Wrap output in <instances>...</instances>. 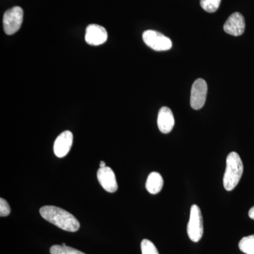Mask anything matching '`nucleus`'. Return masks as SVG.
<instances>
[{"mask_svg":"<svg viewBox=\"0 0 254 254\" xmlns=\"http://www.w3.org/2000/svg\"><path fill=\"white\" fill-rule=\"evenodd\" d=\"M108 39V33L103 26L97 24H91L86 28L85 40L91 46H100Z\"/></svg>","mask_w":254,"mask_h":254,"instance_id":"1a4fd4ad","label":"nucleus"},{"mask_svg":"<svg viewBox=\"0 0 254 254\" xmlns=\"http://www.w3.org/2000/svg\"><path fill=\"white\" fill-rule=\"evenodd\" d=\"M221 0H200L201 7L208 13H214L220 7Z\"/></svg>","mask_w":254,"mask_h":254,"instance_id":"2eb2a0df","label":"nucleus"},{"mask_svg":"<svg viewBox=\"0 0 254 254\" xmlns=\"http://www.w3.org/2000/svg\"><path fill=\"white\" fill-rule=\"evenodd\" d=\"M187 234L193 242H199L203 237V222L201 211L197 205H192L190 208V221L187 225Z\"/></svg>","mask_w":254,"mask_h":254,"instance_id":"7ed1b4c3","label":"nucleus"},{"mask_svg":"<svg viewBox=\"0 0 254 254\" xmlns=\"http://www.w3.org/2000/svg\"><path fill=\"white\" fill-rule=\"evenodd\" d=\"M158 127L163 133H169L175 126V118L172 110L168 107H163L159 110L158 115Z\"/></svg>","mask_w":254,"mask_h":254,"instance_id":"9b49d317","label":"nucleus"},{"mask_svg":"<svg viewBox=\"0 0 254 254\" xmlns=\"http://www.w3.org/2000/svg\"><path fill=\"white\" fill-rule=\"evenodd\" d=\"M73 143V134L70 131H65L58 136L54 143V153L58 158H63L68 154Z\"/></svg>","mask_w":254,"mask_h":254,"instance_id":"9d476101","label":"nucleus"},{"mask_svg":"<svg viewBox=\"0 0 254 254\" xmlns=\"http://www.w3.org/2000/svg\"><path fill=\"white\" fill-rule=\"evenodd\" d=\"M244 165L242 159L236 152H231L227 155L226 169L223 177L225 190L230 191L235 188L242 178Z\"/></svg>","mask_w":254,"mask_h":254,"instance_id":"f03ea898","label":"nucleus"},{"mask_svg":"<svg viewBox=\"0 0 254 254\" xmlns=\"http://www.w3.org/2000/svg\"><path fill=\"white\" fill-rule=\"evenodd\" d=\"M246 23L245 17L240 13L235 12L230 16L224 24V31L227 34L234 36H240L245 31Z\"/></svg>","mask_w":254,"mask_h":254,"instance_id":"0eeeda50","label":"nucleus"},{"mask_svg":"<svg viewBox=\"0 0 254 254\" xmlns=\"http://www.w3.org/2000/svg\"><path fill=\"white\" fill-rule=\"evenodd\" d=\"M106 167V164H105V162L101 161L100 163V168H103Z\"/></svg>","mask_w":254,"mask_h":254,"instance_id":"6ab92c4d","label":"nucleus"},{"mask_svg":"<svg viewBox=\"0 0 254 254\" xmlns=\"http://www.w3.org/2000/svg\"><path fill=\"white\" fill-rule=\"evenodd\" d=\"M143 40L147 46L156 51H166L173 47L170 38L153 30L145 31L143 33Z\"/></svg>","mask_w":254,"mask_h":254,"instance_id":"39448f33","label":"nucleus"},{"mask_svg":"<svg viewBox=\"0 0 254 254\" xmlns=\"http://www.w3.org/2000/svg\"><path fill=\"white\" fill-rule=\"evenodd\" d=\"M208 93V85L203 78L195 80L190 92V106L193 110H200L204 106Z\"/></svg>","mask_w":254,"mask_h":254,"instance_id":"423d86ee","label":"nucleus"},{"mask_svg":"<svg viewBox=\"0 0 254 254\" xmlns=\"http://www.w3.org/2000/svg\"><path fill=\"white\" fill-rule=\"evenodd\" d=\"M98 182L106 191L114 193L118 189V182L115 173L108 167L100 168L97 173Z\"/></svg>","mask_w":254,"mask_h":254,"instance_id":"6e6552de","label":"nucleus"},{"mask_svg":"<svg viewBox=\"0 0 254 254\" xmlns=\"http://www.w3.org/2000/svg\"><path fill=\"white\" fill-rule=\"evenodd\" d=\"M50 254H86L67 246L54 245L50 248Z\"/></svg>","mask_w":254,"mask_h":254,"instance_id":"4468645a","label":"nucleus"},{"mask_svg":"<svg viewBox=\"0 0 254 254\" xmlns=\"http://www.w3.org/2000/svg\"><path fill=\"white\" fill-rule=\"evenodd\" d=\"M141 249L142 254H159L158 251L154 244L145 239L141 242Z\"/></svg>","mask_w":254,"mask_h":254,"instance_id":"dca6fc26","label":"nucleus"},{"mask_svg":"<svg viewBox=\"0 0 254 254\" xmlns=\"http://www.w3.org/2000/svg\"><path fill=\"white\" fill-rule=\"evenodd\" d=\"M241 252L247 254H254V235L243 237L239 243Z\"/></svg>","mask_w":254,"mask_h":254,"instance_id":"ddd939ff","label":"nucleus"},{"mask_svg":"<svg viewBox=\"0 0 254 254\" xmlns=\"http://www.w3.org/2000/svg\"><path fill=\"white\" fill-rule=\"evenodd\" d=\"M11 210L7 202L4 198H0V216L6 217L9 215Z\"/></svg>","mask_w":254,"mask_h":254,"instance_id":"f3484780","label":"nucleus"},{"mask_svg":"<svg viewBox=\"0 0 254 254\" xmlns=\"http://www.w3.org/2000/svg\"><path fill=\"white\" fill-rule=\"evenodd\" d=\"M40 213L45 220L65 231L75 232L80 228L77 219L66 210L53 205H46L40 209Z\"/></svg>","mask_w":254,"mask_h":254,"instance_id":"f257e3e1","label":"nucleus"},{"mask_svg":"<svg viewBox=\"0 0 254 254\" xmlns=\"http://www.w3.org/2000/svg\"><path fill=\"white\" fill-rule=\"evenodd\" d=\"M163 177L160 174L153 172L148 175L145 183V188L151 194H157L163 190Z\"/></svg>","mask_w":254,"mask_h":254,"instance_id":"f8f14e48","label":"nucleus"},{"mask_svg":"<svg viewBox=\"0 0 254 254\" xmlns=\"http://www.w3.org/2000/svg\"><path fill=\"white\" fill-rule=\"evenodd\" d=\"M249 216L252 220H254V206L252 207L249 211Z\"/></svg>","mask_w":254,"mask_h":254,"instance_id":"a211bd4d","label":"nucleus"},{"mask_svg":"<svg viewBox=\"0 0 254 254\" xmlns=\"http://www.w3.org/2000/svg\"><path fill=\"white\" fill-rule=\"evenodd\" d=\"M23 11L20 6H14L5 11L3 17V26L5 33L13 35L21 28L23 22Z\"/></svg>","mask_w":254,"mask_h":254,"instance_id":"20e7f679","label":"nucleus"}]
</instances>
